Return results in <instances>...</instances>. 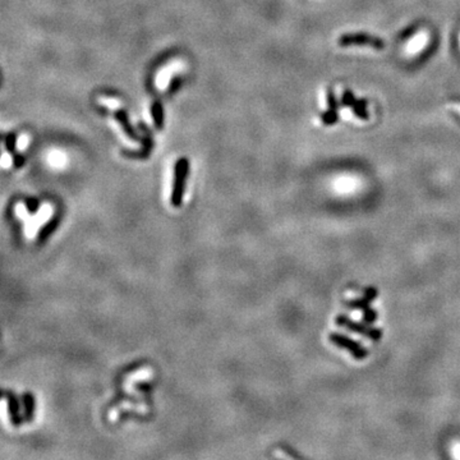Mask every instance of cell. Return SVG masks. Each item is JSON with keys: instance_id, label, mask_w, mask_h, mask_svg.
<instances>
[{"instance_id": "cell-8", "label": "cell", "mask_w": 460, "mask_h": 460, "mask_svg": "<svg viewBox=\"0 0 460 460\" xmlns=\"http://www.w3.org/2000/svg\"><path fill=\"white\" fill-rule=\"evenodd\" d=\"M22 401V409H23V418L24 422H32L35 420V413H36V399L35 395L30 391L22 394L21 396Z\"/></svg>"}, {"instance_id": "cell-15", "label": "cell", "mask_w": 460, "mask_h": 460, "mask_svg": "<svg viewBox=\"0 0 460 460\" xmlns=\"http://www.w3.org/2000/svg\"><path fill=\"white\" fill-rule=\"evenodd\" d=\"M377 320V312L374 310H369L368 312H363V321L367 325H372Z\"/></svg>"}, {"instance_id": "cell-14", "label": "cell", "mask_w": 460, "mask_h": 460, "mask_svg": "<svg viewBox=\"0 0 460 460\" xmlns=\"http://www.w3.org/2000/svg\"><path fill=\"white\" fill-rule=\"evenodd\" d=\"M16 140H17V136L14 135V133H11V135L7 136L6 147H7V150H8V152L14 153V151H16Z\"/></svg>"}, {"instance_id": "cell-12", "label": "cell", "mask_w": 460, "mask_h": 460, "mask_svg": "<svg viewBox=\"0 0 460 460\" xmlns=\"http://www.w3.org/2000/svg\"><path fill=\"white\" fill-rule=\"evenodd\" d=\"M151 114H152V119L153 123H155V127H156L157 130L161 131L164 128V108H162L161 102L160 101H155L151 106Z\"/></svg>"}, {"instance_id": "cell-5", "label": "cell", "mask_w": 460, "mask_h": 460, "mask_svg": "<svg viewBox=\"0 0 460 460\" xmlns=\"http://www.w3.org/2000/svg\"><path fill=\"white\" fill-rule=\"evenodd\" d=\"M339 44L340 45H353V44H357V45H368L376 49L384 48L382 40L367 35H345L343 36V37H340Z\"/></svg>"}, {"instance_id": "cell-1", "label": "cell", "mask_w": 460, "mask_h": 460, "mask_svg": "<svg viewBox=\"0 0 460 460\" xmlns=\"http://www.w3.org/2000/svg\"><path fill=\"white\" fill-rule=\"evenodd\" d=\"M189 174V161L187 157H181L175 162L174 183H173L170 203L173 207H181L186 193V183Z\"/></svg>"}, {"instance_id": "cell-10", "label": "cell", "mask_w": 460, "mask_h": 460, "mask_svg": "<svg viewBox=\"0 0 460 460\" xmlns=\"http://www.w3.org/2000/svg\"><path fill=\"white\" fill-rule=\"evenodd\" d=\"M114 116H115L116 120L120 123V126L123 127V130H124V132L127 133V136H130V137L133 138V140H138L137 132H136L135 128H133V127L130 124V120H128V116H127L126 111L116 110L115 113H114Z\"/></svg>"}, {"instance_id": "cell-11", "label": "cell", "mask_w": 460, "mask_h": 460, "mask_svg": "<svg viewBox=\"0 0 460 460\" xmlns=\"http://www.w3.org/2000/svg\"><path fill=\"white\" fill-rule=\"evenodd\" d=\"M426 44H427V33L421 32L417 36H414V38L406 45L405 50L408 54H417L425 48Z\"/></svg>"}, {"instance_id": "cell-4", "label": "cell", "mask_w": 460, "mask_h": 460, "mask_svg": "<svg viewBox=\"0 0 460 460\" xmlns=\"http://www.w3.org/2000/svg\"><path fill=\"white\" fill-rule=\"evenodd\" d=\"M7 404H8V413L11 418V423L14 427H19L24 422L23 409H22L21 398L16 395L13 391H6Z\"/></svg>"}, {"instance_id": "cell-13", "label": "cell", "mask_w": 460, "mask_h": 460, "mask_svg": "<svg viewBox=\"0 0 460 460\" xmlns=\"http://www.w3.org/2000/svg\"><path fill=\"white\" fill-rule=\"evenodd\" d=\"M26 208H27V211L30 214L37 213L38 208H40V202H38L37 198L31 197V198H28L27 201H26Z\"/></svg>"}, {"instance_id": "cell-3", "label": "cell", "mask_w": 460, "mask_h": 460, "mask_svg": "<svg viewBox=\"0 0 460 460\" xmlns=\"http://www.w3.org/2000/svg\"><path fill=\"white\" fill-rule=\"evenodd\" d=\"M335 323L340 327L348 328V330L353 331V332H357L359 335H364L367 339H371L373 342H380L382 338V331L380 328H374V327H369V326L363 325V323L355 322V321L350 320L348 316L345 315H339L337 316L335 318Z\"/></svg>"}, {"instance_id": "cell-9", "label": "cell", "mask_w": 460, "mask_h": 460, "mask_svg": "<svg viewBox=\"0 0 460 460\" xmlns=\"http://www.w3.org/2000/svg\"><path fill=\"white\" fill-rule=\"evenodd\" d=\"M58 226H59V218L58 216H54V218L46 221L37 233V243H45L51 237V234L57 230Z\"/></svg>"}, {"instance_id": "cell-6", "label": "cell", "mask_w": 460, "mask_h": 460, "mask_svg": "<svg viewBox=\"0 0 460 460\" xmlns=\"http://www.w3.org/2000/svg\"><path fill=\"white\" fill-rule=\"evenodd\" d=\"M377 294H379V290H377L374 286H369L366 291H364L363 297L361 299H353V301H348L347 306L352 310H361L363 312H368L371 308V303L377 298Z\"/></svg>"}, {"instance_id": "cell-2", "label": "cell", "mask_w": 460, "mask_h": 460, "mask_svg": "<svg viewBox=\"0 0 460 460\" xmlns=\"http://www.w3.org/2000/svg\"><path fill=\"white\" fill-rule=\"evenodd\" d=\"M328 340L334 345H337L338 348L348 350L357 361H362L367 355H369V350L367 348H364L361 343L355 342V340L350 339V338L345 337L343 334H339V332H331L328 335Z\"/></svg>"}, {"instance_id": "cell-16", "label": "cell", "mask_w": 460, "mask_h": 460, "mask_svg": "<svg viewBox=\"0 0 460 460\" xmlns=\"http://www.w3.org/2000/svg\"><path fill=\"white\" fill-rule=\"evenodd\" d=\"M24 161H26L24 157L22 156V155H19V153H16V155L13 156V164L17 169H21V168L24 165Z\"/></svg>"}, {"instance_id": "cell-17", "label": "cell", "mask_w": 460, "mask_h": 460, "mask_svg": "<svg viewBox=\"0 0 460 460\" xmlns=\"http://www.w3.org/2000/svg\"><path fill=\"white\" fill-rule=\"evenodd\" d=\"M454 108L456 109V110L459 111V114H460V105H454Z\"/></svg>"}, {"instance_id": "cell-7", "label": "cell", "mask_w": 460, "mask_h": 460, "mask_svg": "<svg viewBox=\"0 0 460 460\" xmlns=\"http://www.w3.org/2000/svg\"><path fill=\"white\" fill-rule=\"evenodd\" d=\"M140 128L145 131V136H143V148L141 151H135V152H133V151H123L121 153H123L126 157H130V159H146V157L150 155L151 150H152L153 142L152 138H151L150 131H148L147 127L142 123L140 124Z\"/></svg>"}]
</instances>
